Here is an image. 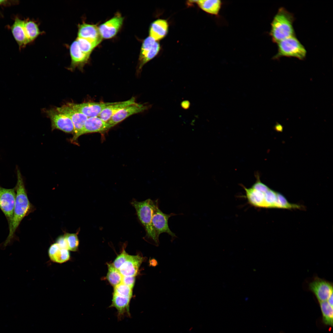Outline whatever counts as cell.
<instances>
[{
	"mask_svg": "<svg viewBox=\"0 0 333 333\" xmlns=\"http://www.w3.org/2000/svg\"><path fill=\"white\" fill-rule=\"evenodd\" d=\"M144 259L143 257L139 255H130L127 260L121 266L119 270L122 276H136Z\"/></svg>",
	"mask_w": 333,
	"mask_h": 333,
	"instance_id": "cell-16",
	"label": "cell"
},
{
	"mask_svg": "<svg viewBox=\"0 0 333 333\" xmlns=\"http://www.w3.org/2000/svg\"><path fill=\"white\" fill-rule=\"evenodd\" d=\"M135 282V276H123L121 283L133 289Z\"/></svg>",
	"mask_w": 333,
	"mask_h": 333,
	"instance_id": "cell-33",
	"label": "cell"
},
{
	"mask_svg": "<svg viewBox=\"0 0 333 333\" xmlns=\"http://www.w3.org/2000/svg\"><path fill=\"white\" fill-rule=\"evenodd\" d=\"M18 2V1L0 0V6H8L17 4Z\"/></svg>",
	"mask_w": 333,
	"mask_h": 333,
	"instance_id": "cell-35",
	"label": "cell"
},
{
	"mask_svg": "<svg viewBox=\"0 0 333 333\" xmlns=\"http://www.w3.org/2000/svg\"><path fill=\"white\" fill-rule=\"evenodd\" d=\"M196 3L203 10L209 14L218 15L220 10L222 3L219 0H200L193 1Z\"/></svg>",
	"mask_w": 333,
	"mask_h": 333,
	"instance_id": "cell-23",
	"label": "cell"
},
{
	"mask_svg": "<svg viewBox=\"0 0 333 333\" xmlns=\"http://www.w3.org/2000/svg\"><path fill=\"white\" fill-rule=\"evenodd\" d=\"M80 50L83 52L90 55L93 49L101 42L77 37L76 40Z\"/></svg>",
	"mask_w": 333,
	"mask_h": 333,
	"instance_id": "cell-27",
	"label": "cell"
},
{
	"mask_svg": "<svg viewBox=\"0 0 333 333\" xmlns=\"http://www.w3.org/2000/svg\"><path fill=\"white\" fill-rule=\"evenodd\" d=\"M150 266L155 267L158 264L155 259H152L150 260Z\"/></svg>",
	"mask_w": 333,
	"mask_h": 333,
	"instance_id": "cell-38",
	"label": "cell"
},
{
	"mask_svg": "<svg viewBox=\"0 0 333 333\" xmlns=\"http://www.w3.org/2000/svg\"><path fill=\"white\" fill-rule=\"evenodd\" d=\"M302 208H303V207L300 205L289 202L282 195L278 192L276 208L291 209H301Z\"/></svg>",
	"mask_w": 333,
	"mask_h": 333,
	"instance_id": "cell-28",
	"label": "cell"
},
{
	"mask_svg": "<svg viewBox=\"0 0 333 333\" xmlns=\"http://www.w3.org/2000/svg\"><path fill=\"white\" fill-rule=\"evenodd\" d=\"M278 51L273 57L277 60L282 57H293L301 60L306 56V51L295 35L282 40L278 43Z\"/></svg>",
	"mask_w": 333,
	"mask_h": 333,
	"instance_id": "cell-4",
	"label": "cell"
},
{
	"mask_svg": "<svg viewBox=\"0 0 333 333\" xmlns=\"http://www.w3.org/2000/svg\"><path fill=\"white\" fill-rule=\"evenodd\" d=\"M70 52L71 59L70 69L73 70L77 68L82 69L88 61L90 55L81 51L76 40L71 44Z\"/></svg>",
	"mask_w": 333,
	"mask_h": 333,
	"instance_id": "cell-15",
	"label": "cell"
},
{
	"mask_svg": "<svg viewBox=\"0 0 333 333\" xmlns=\"http://www.w3.org/2000/svg\"><path fill=\"white\" fill-rule=\"evenodd\" d=\"M46 113L50 119L53 130L58 129L66 133L73 134L74 126L68 116L59 112L56 109L47 110Z\"/></svg>",
	"mask_w": 333,
	"mask_h": 333,
	"instance_id": "cell-9",
	"label": "cell"
},
{
	"mask_svg": "<svg viewBox=\"0 0 333 333\" xmlns=\"http://www.w3.org/2000/svg\"><path fill=\"white\" fill-rule=\"evenodd\" d=\"M68 250L75 252L78 249L79 240L76 233H66L64 235Z\"/></svg>",
	"mask_w": 333,
	"mask_h": 333,
	"instance_id": "cell-29",
	"label": "cell"
},
{
	"mask_svg": "<svg viewBox=\"0 0 333 333\" xmlns=\"http://www.w3.org/2000/svg\"><path fill=\"white\" fill-rule=\"evenodd\" d=\"M253 188L262 192H266L269 188L266 185L262 183L258 175H257V180L251 187Z\"/></svg>",
	"mask_w": 333,
	"mask_h": 333,
	"instance_id": "cell-32",
	"label": "cell"
},
{
	"mask_svg": "<svg viewBox=\"0 0 333 333\" xmlns=\"http://www.w3.org/2000/svg\"><path fill=\"white\" fill-rule=\"evenodd\" d=\"M108 271L106 279L114 287L121 283L122 276L119 270L116 269L112 264H107Z\"/></svg>",
	"mask_w": 333,
	"mask_h": 333,
	"instance_id": "cell-25",
	"label": "cell"
},
{
	"mask_svg": "<svg viewBox=\"0 0 333 333\" xmlns=\"http://www.w3.org/2000/svg\"><path fill=\"white\" fill-rule=\"evenodd\" d=\"M160 49V45L157 41L150 36L147 37L141 48L138 70H141L144 64L156 56Z\"/></svg>",
	"mask_w": 333,
	"mask_h": 333,
	"instance_id": "cell-11",
	"label": "cell"
},
{
	"mask_svg": "<svg viewBox=\"0 0 333 333\" xmlns=\"http://www.w3.org/2000/svg\"><path fill=\"white\" fill-rule=\"evenodd\" d=\"M322 314V321L325 325L332 326L333 323V306L327 301L319 302Z\"/></svg>",
	"mask_w": 333,
	"mask_h": 333,
	"instance_id": "cell-24",
	"label": "cell"
},
{
	"mask_svg": "<svg viewBox=\"0 0 333 333\" xmlns=\"http://www.w3.org/2000/svg\"><path fill=\"white\" fill-rule=\"evenodd\" d=\"M112 103L88 102L80 104L69 103L68 104L88 118L98 117L103 110Z\"/></svg>",
	"mask_w": 333,
	"mask_h": 333,
	"instance_id": "cell-12",
	"label": "cell"
},
{
	"mask_svg": "<svg viewBox=\"0 0 333 333\" xmlns=\"http://www.w3.org/2000/svg\"><path fill=\"white\" fill-rule=\"evenodd\" d=\"M190 102L187 100L183 101L181 103V105L182 108L184 109H188L190 106Z\"/></svg>",
	"mask_w": 333,
	"mask_h": 333,
	"instance_id": "cell-36",
	"label": "cell"
},
{
	"mask_svg": "<svg viewBox=\"0 0 333 333\" xmlns=\"http://www.w3.org/2000/svg\"><path fill=\"white\" fill-rule=\"evenodd\" d=\"M151 106V105L148 104L135 102L120 110L112 117L108 122L112 127L130 116L146 111Z\"/></svg>",
	"mask_w": 333,
	"mask_h": 333,
	"instance_id": "cell-10",
	"label": "cell"
},
{
	"mask_svg": "<svg viewBox=\"0 0 333 333\" xmlns=\"http://www.w3.org/2000/svg\"><path fill=\"white\" fill-rule=\"evenodd\" d=\"M333 294H332L328 298L327 301L332 306H333Z\"/></svg>",
	"mask_w": 333,
	"mask_h": 333,
	"instance_id": "cell-39",
	"label": "cell"
},
{
	"mask_svg": "<svg viewBox=\"0 0 333 333\" xmlns=\"http://www.w3.org/2000/svg\"><path fill=\"white\" fill-rule=\"evenodd\" d=\"M48 254L53 262L61 263L68 261L70 255L68 250L61 248L56 243L51 245L48 250Z\"/></svg>",
	"mask_w": 333,
	"mask_h": 333,
	"instance_id": "cell-22",
	"label": "cell"
},
{
	"mask_svg": "<svg viewBox=\"0 0 333 333\" xmlns=\"http://www.w3.org/2000/svg\"><path fill=\"white\" fill-rule=\"evenodd\" d=\"M112 128L108 122L104 121L99 117L88 118L81 135L88 133L106 132Z\"/></svg>",
	"mask_w": 333,
	"mask_h": 333,
	"instance_id": "cell-17",
	"label": "cell"
},
{
	"mask_svg": "<svg viewBox=\"0 0 333 333\" xmlns=\"http://www.w3.org/2000/svg\"><path fill=\"white\" fill-rule=\"evenodd\" d=\"M16 197L15 187L6 188L0 185V209L5 216L8 225L12 218Z\"/></svg>",
	"mask_w": 333,
	"mask_h": 333,
	"instance_id": "cell-7",
	"label": "cell"
},
{
	"mask_svg": "<svg viewBox=\"0 0 333 333\" xmlns=\"http://www.w3.org/2000/svg\"><path fill=\"white\" fill-rule=\"evenodd\" d=\"M13 36L17 43L19 49L24 47L30 43L25 33L24 27V20L16 17L10 27Z\"/></svg>",
	"mask_w": 333,
	"mask_h": 333,
	"instance_id": "cell-18",
	"label": "cell"
},
{
	"mask_svg": "<svg viewBox=\"0 0 333 333\" xmlns=\"http://www.w3.org/2000/svg\"><path fill=\"white\" fill-rule=\"evenodd\" d=\"M131 299L113 294L112 303L109 307H113L117 310V316L119 321L125 317H131L130 304Z\"/></svg>",
	"mask_w": 333,
	"mask_h": 333,
	"instance_id": "cell-14",
	"label": "cell"
},
{
	"mask_svg": "<svg viewBox=\"0 0 333 333\" xmlns=\"http://www.w3.org/2000/svg\"><path fill=\"white\" fill-rule=\"evenodd\" d=\"M130 255L123 249L120 254L118 255L112 264L116 269L119 270L121 265L127 260Z\"/></svg>",
	"mask_w": 333,
	"mask_h": 333,
	"instance_id": "cell-31",
	"label": "cell"
},
{
	"mask_svg": "<svg viewBox=\"0 0 333 333\" xmlns=\"http://www.w3.org/2000/svg\"><path fill=\"white\" fill-rule=\"evenodd\" d=\"M168 30L167 21L163 19H158L151 24L149 30L150 36L157 41L163 38L167 35Z\"/></svg>",
	"mask_w": 333,
	"mask_h": 333,
	"instance_id": "cell-21",
	"label": "cell"
},
{
	"mask_svg": "<svg viewBox=\"0 0 333 333\" xmlns=\"http://www.w3.org/2000/svg\"><path fill=\"white\" fill-rule=\"evenodd\" d=\"M135 102V98L134 97L125 101L113 102L112 104L103 110L98 117L104 121L108 122L112 117L120 110Z\"/></svg>",
	"mask_w": 333,
	"mask_h": 333,
	"instance_id": "cell-19",
	"label": "cell"
},
{
	"mask_svg": "<svg viewBox=\"0 0 333 333\" xmlns=\"http://www.w3.org/2000/svg\"><path fill=\"white\" fill-rule=\"evenodd\" d=\"M77 37L101 42L102 39L98 27L86 23L79 25Z\"/></svg>",
	"mask_w": 333,
	"mask_h": 333,
	"instance_id": "cell-20",
	"label": "cell"
},
{
	"mask_svg": "<svg viewBox=\"0 0 333 333\" xmlns=\"http://www.w3.org/2000/svg\"><path fill=\"white\" fill-rule=\"evenodd\" d=\"M17 183L15 187L16 197L13 216L9 225V233L3 247L10 244L14 237L16 230L23 219L34 210L32 205L28 199L23 178L20 171L16 167Z\"/></svg>",
	"mask_w": 333,
	"mask_h": 333,
	"instance_id": "cell-1",
	"label": "cell"
},
{
	"mask_svg": "<svg viewBox=\"0 0 333 333\" xmlns=\"http://www.w3.org/2000/svg\"><path fill=\"white\" fill-rule=\"evenodd\" d=\"M308 289L314 294L319 302L327 301L333 294V283L316 276L309 283Z\"/></svg>",
	"mask_w": 333,
	"mask_h": 333,
	"instance_id": "cell-8",
	"label": "cell"
},
{
	"mask_svg": "<svg viewBox=\"0 0 333 333\" xmlns=\"http://www.w3.org/2000/svg\"><path fill=\"white\" fill-rule=\"evenodd\" d=\"M274 128L278 132L282 131L283 129L282 126L278 123H277L276 124Z\"/></svg>",
	"mask_w": 333,
	"mask_h": 333,
	"instance_id": "cell-37",
	"label": "cell"
},
{
	"mask_svg": "<svg viewBox=\"0 0 333 333\" xmlns=\"http://www.w3.org/2000/svg\"><path fill=\"white\" fill-rule=\"evenodd\" d=\"M24 27L26 36L30 43L34 40L40 34L37 24L32 21L27 19L24 20Z\"/></svg>",
	"mask_w": 333,
	"mask_h": 333,
	"instance_id": "cell-26",
	"label": "cell"
},
{
	"mask_svg": "<svg viewBox=\"0 0 333 333\" xmlns=\"http://www.w3.org/2000/svg\"><path fill=\"white\" fill-rule=\"evenodd\" d=\"M177 215L174 213L166 214L163 213L159 208V204L155 207L153 213L152 223V226L157 236L162 233H166L172 237V240L177 236L170 229L168 220L171 216Z\"/></svg>",
	"mask_w": 333,
	"mask_h": 333,
	"instance_id": "cell-6",
	"label": "cell"
},
{
	"mask_svg": "<svg viewBox=\"0 0 333 333\" xmlns=\"http://www.w3.org/2000/svg\"><path fill=\"white\" fill-rule=\"evenodd\" d=\"M294 15L284 7H281L274 16L271 24L269 35L273 42L280 41L295 35L293 26Z\"/></svg>",
	"mask_w": 333,
	"mask_h": 333,
	"instance_id": "cell-3",
	"label": "cell"
},
{
	"mask_svg": "<svg viewBox=\"0 0 333 333\" xmlns=\"http://www.w3.org/2000/svg\"><path fill=\"white\" fill-rule=\"evenodd\" d=\"M131 204L135 208L138 219L144 227L146 232V240L154 245L158 246V238L152 226V220L154 210L159 204L158 200H153L148 199L142 201L133 199Z\"/></svg>",
	"mask_w": 333,
	"mask_h": 333,
	"instance_id": "cell-2",
	"label": "cell"
},
{
	"mask_svg": "<svg viewBox=\"0 0 333 333\" xmlns=\"http://www.w3.org/2000/svg\"><path fill=\"white\" fill-rule=\"evenodd\" d=\"M133 289L122 283L114 287L113 294L124 297L132 298Z\"/></svg>",
	"mask_w": 333,
	"mask_h": 333,
	"instance_id": "cell-30",
	"label": "cell"
},
{
	"mask_svg": "<svg viewBox=\"0 0 333 333\" xmlns=\"http://www.w3.org/2000/svg\"><path fill=\"white\" fill-rule=\"evenodd\" d=\"M123 20V18L118 15L100 25L98 29L102 38L108 39L115 36L121 27Z\"/></svg>",
	"mask_w": 333,
	"mask_h": 333,
	"instance_id": "cell-13",
	"label": "cell"
},
{
	"mask_svg": "<svg viewBox=\"0 0 333 333\" xmlns=\"http://www.w3.org/2000/svg\"><path fill=\"white\" fill-rule=\"evenodd\" d=\"M57 110L68 116L71 120L74 127L72 140L75 141L81 135L88 117L73 109L68 104L56 108Z\"/></svg>",
	"mask_w": 333,
	"mask_h": 333,
	"instance_id": "cell-5",
	"label": "cell"
},
{
	"mask_svg": "<svg viewBox=\"0 0 333 333\" xmlns=\"http://www.w3.org/2000/svg\"><path fill=\"white\" fill-rule=\"evenodd\" d=\"M60 247L68 250L66 242L64 235L59 236L57 239L56 242Z\"/></svg>",
	"mask_w": 333,
	"mask_h": 333,
	"instance_id": "cell-34",
	"label": "cell"
}]
</instances>
